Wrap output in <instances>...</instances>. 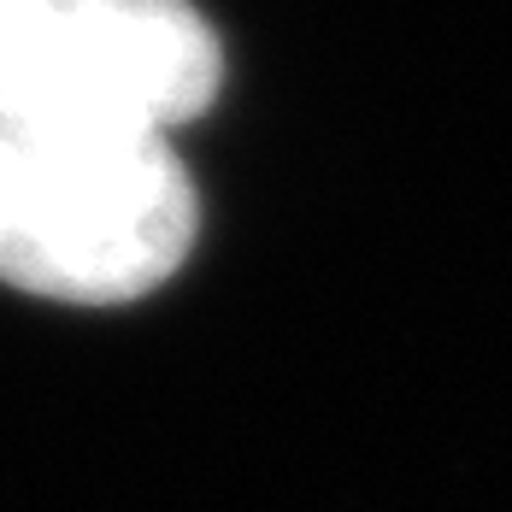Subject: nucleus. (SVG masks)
I'll return each mask as SVG.
<instances>
[{"label":"nucleus","instance_id":"obj_1","mask_svg":"<svg viewBox=\"0 0 512 512\" xmlns=\"http://www.w3.org/2000/svg\"><path fill=\"white\" fill-rule=\"evenodd\" d=\"M195 230V183L159 130L0 112V283L124 307L189 259Z\"/></svg>","mask_w":512,"mask_h":512},{"label":"nucleus","instance_id":"obj_2","mask_svg":"<svg viewBox=\"0 0 512 512\" xmlns=\"http://www.w3.org/2000/svg\"><path fill=\"white\" fill-rule=\"evenodd\" d=\"M224 83L189 0H0V112L171 136Z\"/></svg>","mask_w":512,"mask_h":512}]
</instances>
